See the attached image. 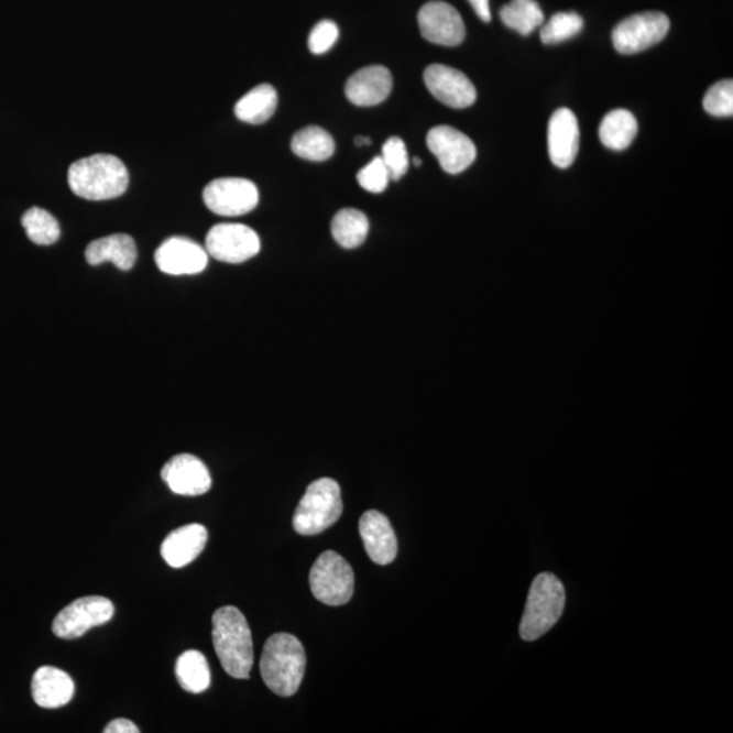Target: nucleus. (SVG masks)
<instances>
[{
	"label": "nucleus",
	"instance_id": "f3484780",
	"mask_svg": "<svg viewBox=\"0 0 733 733\" xmlns=\"http://www.w3.org/2000/svg\"><path fill=\"white\" fill-rule=\"evenodd\" d=\"M579 122L572 110L558 109L549 121L548 145L550 160L557 167L567 168L579 153Z\"/></svg>",
	"mask_w": 733,
	"mask_h": 733
},
{
	"label": "nucleus",
	"instance_id": "5701e85b",
	"mask_svg": "<svg viewBox=\"0 0 733 733\" xmlns=\"http://www.w3.org/2000/svg\"><path fill=\"white\" fill-rule=\"evenodd\" d=\"M637 131V120L630 110L616 109L604 116L599 127V138L608 149L621 151L630 147Z\"/></svg>",
	"mask_w": 733,
	"mask_h": 733
},
{
	"label": "nucleus",
	"instance_id": "39448f33",
	"mask_svg": "<svg viewBox=\"0 0 733 733\" xmlns=\"http://www.w3.org/2000/svg\"><path fill=\"white\" fill-rule=\"evenodd\" d=\"M344 510L341 489L335 480L319 479L308 485L294 514V528L300 535H316L333 526Z\"/></svg>",
	"mask_w": 733,
	"mask_h": 733
},
{
	"label": "nucleus",
	"instance_id": "1a4fd4ad",
	"mask_svg": "<svg viewBox=\"0 0 733 733\" xmlns=\"http://www.w3.org/2000/svg\"><path fill=\"white\" fill-rule=\"evenodd\" d=\"M203 199L209 211L220 217H242L258 207L260 195L250 179L229 177L209 183Z\"/></svg>",
	"mask_w": 733,
	"mask_h": 733
},
{
	"label": "nucleus",
	"instance_id": "0eeeda50",
	"mask_svg": "<svg viewBox=\"0 0 733 733\" xmlns=\"http://www.w3.org/2000/svg\"><path fill=\"white\" fill-rule=\"evenodd\" d=\"M114 615L113 603L103 597L79 598L56 615L52 631L63 639L84 636L92 627L107 624Z\"/></svg>",
	"mask_w": 733,
	"mask_h": 733
},
{
	"label": "nucleus",
	"instance_id": "9d476101",
	"mask_svg": "<svg viewBox=\"0 0 733 733\" xmlns=\"http://www.w3.org/2000/svg\"><path fill=\"white\" fill-rule=\"evenodd\" d=\"M258 232L240 223H220L209 230L206 250L215 260L241 264L260 253Z\"/></svg>",
	"mask_w": 733,
	"mask_h": 733
},
{
	"label": "nucleus",
	"instance_id": "f257e3e1",
	"mask_svg": "<svg viewBox=\"0 0 733 733\" xmlns=\"http://www.w3.org/2000/svg\"><path fill=\"white\" fill-rule=\"evenodd\" d=\"M212 642L223 670L232 678L248 679L254 663L253 638L240 610L225 606L215 611Z\"/></svg>",
	"mask_w": 733,
	"mask_h": 733
},
{
	"label": "nucleus",
	"instance_id": "f8f14e48",
	"mask_svg": "<svg viewBox=\"0 0 733 733\" xmlns=\"http://www.w3.org/2000/svg\"><path fill=\"white\" fill-rule=\"evenodd\" d=\"M427 145L448 174L462 173L475 161L474 143L450 125L433 128L427 135Z\"/></svg>",
	"mask_w": 733,
	"mask_h": 733
},
{
	"label": "nucleus",
	"instance_id": "2eb2a0df",
	"mask_svg": "<svg viewBox=\"0 0 733 733\" xmlns=\"http://www.w3.org/2000/svg\"><path fill=\"white\" fill-rule=\"evenodd\" d=\"M155 264L167 275H197L206 270L208 253L188 238L173 237L156 249Z\"/></svg>",
	"mask_w": 733,
	"mask_h": 733
},
{
	"label": "nucleus",
	"instance_id": "9b49d317",
	"mask_svg": "<svg viewBox=\"0 0 733 733\" xmlns=\"http://www.w3.org/2000/svg\"><path fill=\"white\" fill-rule=\"evenodd\" d=\"M418 28L429 43L457 46L467 37V26L461 14L450 3L428 2L418 11Z\"/></svg>",
	"mask_w": 733,
	"mask_h": 733
},
{
	"label": "nucleus",
	"instance_id": "cd10ccee",
	"mask_svg": "<svg viewBox=\"0 0 733 733\" xmlns=\"http://www.w3.org/2000/svg\"><path fill=\"white\" fill-rule=\"evenodd\" d=\"M22 226L29 240L41 247H50L61 238V226L48 211L33 207L22 217Z\"/></svg>",
	"mask_w": 733,
	"mask_h": 733
},
{
	"label": "nucleus",
	"instance_id": "393cba45",
	"mask_svg": "<svg viewBox=\"0 0 733 733\" xmlns=\"http://www.w3.org/2000/svg\"><path fill=\"white\" fill-rule=\"evenodd\" d=\"M291 149L299 158L313 162L329 160L335 154L336 143L328 131L317 125L304 128L296 132Z\"/></svg>",
	"mask_w": 733,
	"mask_h": 733
},
{
	"label": "nucleus",
	"instance_id": "6e6552de",
	"mask_svg": "<svg viewBox=\"0 0 733 733\" xmlns=\"http://www.w3.org/2000/svg\"><path fill=\"white\" fill-rule=\"evenodd\" d=\"M670 31V20L657 11L634 14L613 31L614 48L622 55H634L659 44Z\"/></svg>",
	"mask_w": 733,
	"mask_h": 733
},
{
	"label": "nucleus",
	"instance_id": "bb28decb",
	"mask_svg": "<svg viewBox=\"0 0 733 733\" xmlns=\"http://www.w3.org/2000/svg\"><path fill=\"white\" fill-rule=\"evenodd\" d=\"M500 17L504 25L512 29L522 36H528L535 29L543 25L545 15L543 9L535 0H512L505 4Z\"/></svg>",
	"mask_w": 733,
	"mask_h": 733
},
{
	"label": "nucleus",
	"instance_id": "a878e982",
	"mask_svg": "<svg viewBox=\"0 0 733 733\" xmlns=\"http://www.w3.org/2000/svg\"><path fill=\"white\" fill-rule=\"evenodd\" d=\"M369 231V218L354 208L341 209L331 222V236L340 247L346 249H354L363 244Z\"/></svg>",
	"mask_w": 733,
	"mask_h": 733
},
{
	"label": "nucleus",
	"instance_id": "ddd939ff",
	"mask_svg": "<svg viewBox=\"0 0 733 733\" xmlns=\"http://www.w3.org/2000/svg\"><path fill=\"white\" fill-rule=\"evenodd\" d=\"M424 81L430 95L447 107L464 109L477 100L474 85L457 68L433 64L424 72Z\"/></svg>",
	"mask_w": 733,
	"mask_h": 733
},
{
	"label": "nucleus",
	"instance_id": "e433bc0d",
	"mask_svg": "<svg viewBox=\"0 0 733 733\" xmlns=\"http://www.w3.org/2000/svg\"><path fill=\"white\" fill-rule=\"evenodd\" d=\"M413 163H415L416 166H420V165H422V161L418 160V158H413Z\"/></svg>",
	"mask_w": 733,
	"mask_h": 733
},
{
	"label": "nucleus",
	"instance_id": "7ed1b4c3",
	"mask_svg": "<svg viewBox=\"0 0 733 733\" xmlns=\"http://www.w3.org/2000/svg\"><path fill=\"white\" fill-rule=\"evenodd\" d=\"M304 645L289 633H276L266 639L260 671L265 685L281 697L294 696L305 677Z\"/></svg>",
	"mask_w": 733,
	"mask_h": 733
},
{
	"label": "nucleus",
	"instance_id": "72a5a7b5",
	"mask_svg": "<svg viewBox=\"0 0 733 733\" xmlns=\"http://www.w3.org/2000/svg\"><path fill=\"white\" fill-rule=\"evenodd\" d=\"M105 733H139L141 730L138 729L136 724H133L131 720L128 719H116L110 721L107 725V729L103 730Z\"/></svg>",
	"mask_w": 733,
	"mask_h": 733
},
{
	"label": "nucleus",
	"instance_id": "dca6fc26",
	"mask_svg": "<svg viewBox=\"0 0 733 733\" xmlns=\"http://www.w3.org/2000/svg\"><path fill=\"white\" fill-rule=\"evenodd\" d=\"M359 532L362 535L366 555L378 566H389L397 557V537H395L392 523L381 512H364L360 517Z\"/></svg>",
	"mask_w": 733,
	"mask_h": 733
},
{
	"label": "nucleus",
	"instance_id": "6ab92c4d",
	"mask_svg": "<svg viewBox=\"0 0 733 733\" xmlns=\"http://www.w3.org/2000/svg\"><path fill=\"white\" fill-rule=\"evenodd\" d=\"M207 539V528L199 525V523H192V525L174 529L162 543V558L172 568L189 566L201 555V551L206 548Z\"/></svg>",
	"mask_w": 733,
	"mask_h": 733
},
{
	"label": "nucleus",
	"instance_id": "aec40b11",
	"mask_svg": "<svg viewBox=\"0 0 733 733\" xmlns=\"http://www.w3.org/2000/svg\"><path fill=\"white\" fill-rule=\"evenodd\" d=\"M75 692L74 680L59 668L40 667L33 675L32 696L39 707L56 709L67 705Z\"/></svg>",
	"mask_w": 733,
	"mask_h": 733
},
{
	"label": "nucleus",
	"instance_id": "a211bd4d",
	"mask_svg": "<svg viewBox=\"0 0 733 733\" xmlns=\"http://www.w3.org/2000/svg\"><path fill=\"white\" fill-rule=\"evenodd\" d=\"M392 89V73L383 66H370L348 79L346 95L357 107H375L386 100Z\"/></svg>",
	"mask_w": 733,
	"mask_h": 733
},
{
	"label": "nucleus",
	"instance_id": "423d86ee",
	"mask_svg": "<svg viewBox=\"0 0 733 733\" xmlns=\"http://www.w3.org/2000/svg\"><path fill=\"white\" fill-rule=\"evenodd\" d=\"M310 589L319 602L342 606L353 595V570L336 551H325L310 570Z\"/></svg>",
	"mask_w": 733,
	"mask_h": 733
},
{
	"label": "nucleus",
	"instance_id": "2f4dec72",
	"mask_svg": "<svg viewBox=\"0 0 733 733\" xmlns=\"http://www.w3.org/2000/svg\"><path fill=\"white\" fill-rule=\"evenodd\" d=\"M390 179L392 178H390L387 167L381 156L372 160L358 174L360 186L366 192H371V194H382V192H385Z\"/></svg>",
	"mask_w": 733,
	"mask_h": 733
},
{
	"label": "nucleus",
	"instance_id": "f704fd0d",
	"mask_svg": "<svg viewBox=\"0 0 733 733\" xmlns=\"http://www.w3.org/2000/svg\"><path fill=\"white\" fill-rule=\"evenodd\" d=\"M471 8L474 9L475 14L480 17L481 21L491 22L492 14L489 8V0H469Z\"/></svg>",
	"mask_w": 733,
	"mask_h": 733
},
{
	"label": "nucleus",
	"instance_id": "f03ea898",
	"mask_svg": "<svg viewBox=\"0 0 733 733\" xmlns=\"http://www.w3.org/2000/svg\"><path fill=\"white\" fill-rule=\"evenodd\" d=\"M130 184L124 163L118 156L97 154L68 168V185L75 195L91 201L112 200L125 194Z\"/></svg>",
	"mask_w": 733,
	"mask_h": 733
},
{
	"label": "nucleus",
	"instance_id": "4be33fe9",
	"mask_svg": "<svg viewBox=\"0 0 733 733\" xmlns=\"http://www.w3.org/2000/svg\"><path fill=\"white\" fill-rule=\"evenodd\" d=\"M277 92L271 85H260L244 95L236 105V116L248 124H264L275 113Z\"/></svg>",
	"mask_w": 733,
	"mask_h": 733
},
{
	"label": "nucleus",
	"instance_id": "7c9ffc66",
	"mask_svg": "<svg viewBox=\"0 0 733 733\" xmlns=\"http://www.w3.org/2000/svg\"><path fill=\"white\" fill-rule=\"evenodd\" d=\"M382 161L385 162L390 178L394 182L403 178L409 168V155L403 139L390 138L382 147Z\"/></svg>",
	"mask_w": 733,
	"mask_h": 733
},
{
	"label": "nucleus",
	"instance_id": "c9c22d12",
	"mask_svg": "<svg viewBox=\"0 0 733 733\" xmlns=\"http://www.w3.org/2000/svg\"><path fill=\"white\" fill-rule=\"evenodd\" d=\"M354 143H357L358 145H365V144L370 145L371 141L369 138L358 136L357 139H354Z\"/></svg>",
	"mask_w": 733,
	"mask_h": 733
},
{
	"label": "nucleus",
	"instance_id": "b1692460",
	"mask_svg": "<svg viewBox=\"0 0 733 733\" xmlns=\"http://www.w3.org/2000/svg\"><path fill=\"white\" fill-rule=\"evenodd\" d=\"M176 675L179 686L192 694H200L211 685V670L199 650H186L178 657Z\"/></svg>",
	"mask_w": 733,
	"mask_h": 733
},
{
	"label": "nucleus",
	"instance_id": "c756f323",
	"mask_svg": "<svg viewBox=\"0 0 733 733\" xmlns=\"http://www.w3.org/2000/svg\"><path fill=\"white\" fill-rule=\"evenodd\" d=\"M703 109L715 118H731L733 114V81L729 79L714 84L703 98Z\"/></svg>",
	"mask_w": 733,
	"mask_h": 733
},
{
	"label": "nucleus",
	"instance_id": "412c9836",
	"mask_svg": "<svg viewBox=\"0 0 733 733\" xmlns=\"http://www.w3.org/2000/svg\"><path fill=\"white\" fill-rule=\"evenodd\" d=\"M85 258L90 265L113 263L121 271H130L136 263V243L127 234L103 237L87 247Z\"/></svg>",
	"mask_w": 733,
	"mask_h": 733
},
{
	"label": "nucleus",
	"instance_id": "4468645a",
	"mask_svg": "<svg viewBox=\"0 0 733 733\" xmlns=\"http://www.w3.org/2000/svg\"><path fill=\"white\" fill-rule=\"evenodd\" d=\"M162 480L179 496H201L212 485L206 464L192 453L173 457L161 471Z\"/></svg>",
	"mask_w": 733,
	"mask_h": 733
},
{
	"label": "nucleus",
	"instance_id": "473e14b6",
	"mask_svg": "<svg viewBox=\"0 0 733 733\" xmlns=\"http://www.w3.org/2000/svg\"><path fill=\"white\" fill-rule=\"evenodd\" d=\"M339 36V26L333 21L324 20L318 22L313 28L310 36H308V50L314 55H324L337 43Z\"/></svg>",
	"mask_w": 733,
	"mask_h": 733
},
{
	"label": "nucleus",
	"instance_id": "c85d7f7f",
	"mask_svg": "<svg viewBox=\"0 0 733 733\" xmlns=\"http://www.w3.org/2000/svg\"><path fill=\"white\" fill-rule=\"evenodd\" d=\"M584 28V20L576 13H557L540 29V40L546 45L564 43L578 36Z\"/></svg>",
	"mask_w": 733,
	"mask_h": 733
},
{
	"label": "nucleus",
	"instance_id": "20e7f679",
	"mask_svg": "<svg viewBox=\"0 0 733 733\" xmlns=\"http://www.w3.org/2000/svg\"><path fill=\"white\" fill-rule=\"evenodd\" d=\"M566 608V589L553 573H540L534 579L522 616L519 634L525 642H535L548 633L561 619Z\"/></svg>",
	"mask_w": 733,
	"mask_h": 733
}]
</instances>
